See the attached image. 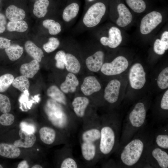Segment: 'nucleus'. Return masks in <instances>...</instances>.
<instances>
[{
    "label": "nucleus",
    "instance_id": "2",
    "mask_svg": "<svg viewBox=\"0 0 168 168\" xmlns=\"http://www.w3.org/2000/svg\"><path fill=\"white\" fill-rule=\"evenodd\" d=\"M100 160L108 157L118 149L122 122V117L114 113L103 115L100 117Z\"/></svg>",
    "mask_w": 168,
    "mask_h": 168
},
{
    "label": "nucleus",
    "instance_id": "10",
    "mask_svg": "<svg viewBox=\"0 0 168 168\" xmlns=\"http://www.w3.org/2000/svg\"><path fill=\"white\" fill-rule=\"evenodd\" d=\"M128 77L132 88L139 90L144 86L146 82V73L141 64L136 63L131 66L129 71Z\"/></svg>",
    "mask_w": 168,
    "mask_h": 168
},
{
    "label": "nucleus",
    "instance_id": "14",
    "mask_svg": "<svg viewBox=\"0 0 168 168\" xmlns=\"http://www.w3.org/2000/svg\"><path fill=\"white\" fill-rule=\"evenodd\" d=\"M105 54L98 50L88 56L85 60L87 68L91 72H97L100 70L104 63Z\"/></svg>",
    "mask_w": 168,
    "mask_h": 168
},
{
    "label": "nucleus",
    "instance_id": "4",
    "mask_svg": "<svg viewBox=\"0 0 168 168\" xmlns=\"http://www.w3.org/2000/svg\"><path fill=\"white\" fill-rule=\"evenodd\" d=\"M147 107L143 101L137 102L122 121L118 149L129 141L146 125Z\"/></svg>",
    "mask_w": 168,
    "mask_h": 168
},
{
    "label": "nucleus",
    "instance_id": "5",
    "mask_svg": "<svg viewBox=\"0 0 168 168\" xmlns=\"http://www.w3.org/2000/svg\"><path fill=\"white\" fill-rule=\"evenodd\" d=\"M106 9L105 3L102 1L94 0L86 2L79 26L83 30L92 29L100 23Z\"/></svg>",
    "mask_w": 168,
    "mask_h": 168
},
{
    "label": "nucleus",
    "instance_id": "23",
    "mask_svg": "<svg viewBox=\"0 0 168 168\" xmlns=\"http://www.w3.org/2000/svg\"><path fill=\"white\" fill-rule=\"evenodd\" d=\"M40 68L39 62L34 59L29 63L22 64L20 67V71L22 75L27 78H32L37 73Z\"/></svg>",
    "mask_w": 168,
    "mask_h": 168
},
{
    "label": "nucleus",
    "instance_id": "48",
    "mask_svg": "<svg viewBox=\"0 0 168 168\" xmlns=\"http://www.w3.org/2000/svg\"><path fill=\"white\" fill-rule=\"evenodd\" d=\"M5 29L4 25L0 24V34L3 33L5 30Z\"/></svg>",
    "mask_w": 168,
    "mask_h": 168
},
{
    "label": "nucleus",
    "instance_id": "38",
    "mask_svg": "<svg viewBox=\"0 0 168 168\" xmlns=\"http://www.w3.org/2000/svg\"><path fill=\"white\" fill-rule=\"evenodd\" d=\"M159 107L161 110V122L166 121L163 116L162 111L165 116L168 118V90H167L164 93L160 100Z\"/></svg>",
    "mask_w": 168,
    "mask_h": 168
},
{
    "label": "nucleus",
    "instance_id": "25",
    "mask_svg": "<svg viewBox=\"0 0 168 168\" xmlns=\"http://www.w3.org/2000/svg\"><path fill=\"white\" fill-rule=\"evenodd\" d=\"M5 13L7 18L11 21L22 20L26 16L23 9L12 5L7 7Z\"/></svg>",
    "mask_w": 168,
    "mask_h": 168
},
{
    "label": "nucleus",
    "instance_id": "17",
    "mask_svg": "<svg viewBox=\"0 0 168 168\" xmlns=\"http://www.w3.org/2000/svg\"><path fill=\"white\" fill-rule=\"evenodd\" d=\"M20 139L14 141L13 144L18 147L28 148L32 147L36 141L34 133H29L21 129L19 131Z\"/></svg>",
    "mask_w": 168,
    "mask_h": 168
},
{
    "label": "nucleus",
    "instance_id": "1",
    "mask_svg": "<svg viewBox=\"0 0 168 168\" xmlns=\"http://www.w3.org/2000/svg\"><path fill=\"white\" fill-rule=\"evenodd\" d=\"M154 132L146 126L115 152L118 166L125 168L147 167L145 154L153 140Z\"/></svg>",
    "mask_w": 168,
    "mask_h": 168
},
{
    "label": "nucleus",
    "instance_id": "28",
    "mask_svg": "<svg viewBox=\"0 0 168 168\" xmlns=\"http://www.w3.org/2000/svg\"><path fill=\"white\" fill-rule=\"evenodd\" d=\"M50 4L49 0H39L34 3L33 12L38 18L44 17L48 12V8Z\"/></svg>",
    "mask_w": 168,
    "mask_h": 168
},
{
    "label": "nucleus",
    "instance_id": "50",
    "mask_svg": "<svg viewBox=\"0 0 168 168\" xmlns=\"http://www.w3.org/2000/svg\"><path fill=\"white\" fill-rule=\"evenodd\" d=\"M3 168V166L1 164H0V168Z\"/></svg>",
    "mask_w": 168,
    "mask_h": 168
},
{
    "label": "nucleus",
    "instance_id": "7",
    "mask_svg": "<svg viewBox=\"0 0 168 168\" xmlns=\"http://www.w3.org/2000/svg\"><path fill=\"white\" fill-rule=\"evenodd\" d=\"M90 100L86 96H78L74 98L72 102V106L76 119L81 122L82 125L91 122L99 117H92L87 114V110Z\"/></svg>",
    "mask_w": 168,
    "mask_h": 168
},
{
    "label": "nucleus",
    "instance_id": "21",
    "mask_svg": "<svg viewBox=\"0 0 168 168\" xmlns=\"http://www.w3.org/2000/svg\"><path fill=\"white\" fill-rule=\"evenodd\" d=\"M21 151L18 147L13 144L0 143V156L10 159L16 158L20 155Z\"/></svg>",
    "mask_w": 168,
    "mask_h": 168
},
{
    "label": "nucleus",
    "instance_id": "12",
    "mask_svg": "<svg viewBox=\"0 0 168 168\" xmlns=\"http://www.w3.org/2000/svg\"><path fill=\"white\" fill-rule=\"evenodd\" d=\"M120 82L117 79L111 80L105 87L104 98L105 100L111 105H115L119 100Z\"/></svg>",
    "mask_w": 168,
    "mask_h": 168
},
{
    "label": "nucleus",
    "instance_id": "43",
    "mask_svg": "<svg viewBox=\"0 0 168 168\" xmlns=\"http://www.w3.org/2000/svg\"><path fill=\"white\" fill-rule=\"evenodd\" d=\"M21 129L27 133H34L35 131V128L34 125L28 124L25 122H22L20 124Z\"/></svg>",
    "mask_w": 168,
    "mask_h": 168
},
{
    "label": "nucleus",
    "instance_id": "46",
    "mask_svg": "<svg viewBox=\"0 0 168 168\" xmlns=\"http://www.w3.org/2000/svg\"><path fill=\"white\" fill-rule=\"evenodd\" d=\"M29 167V166L26 161L24 160L21 161L18 164L17 168H28Z\"/></svg>",
    "mask_w": 168,
    "mask_h": 168
},
{
    "label": "nucleus",
    "instance_id": "19",
    "mask_svg": "<svg viewBox=\"0 0 168 168\" xmlns=\"http://www.w3.org/2000/svg\"><path fill=\"white\" fill-rule=\"evenodd\" d=\"M79 84V80L75 74L69 72L61 84L60 89L64 94L73 93L75 92Z\"/></svg>",
    "mask_w": 168,
    "mask_h": 168
},
{
    "label": "nucleus",
    "instance_id": "35",
    "mask_svg": "<svg viewBox=\"0 0 168 168\" xmlns=\"http://www.w3.org/2000/svg\"><path fill=\"white\" fill-rule=\"evenodd\" d=\"M159 87L162 90L168 87V67L163 69L159 74L157 80Z\"/></svg>",
    "mask_w": 168,
    "mask_h": 168
},
{
    "label": "nucleus",
    "instance_id": "31",
    "mask_svg": "<svg viewBox=\"0 0 168 168\" xmlns=\"http://www.w3.org/2000/svg\"><path fill=\"white\" fill-rule=\"evenodd\" d=\"M68 149L65 157L61 162V168H77L80 166L77 160L72 156L71 150Z\"/></svg>",
    "mask_w": 168,
    "mask_h": 168
},
{
    "label": "nucleus",
    "instance_id": "11",
    "mask_svg": "<svg viewBox=\"0 0 168 168\" xmlns=\"http://www.w3.org/2000/svg\"><path fill=\"white\" fill-rule=\"evenodd\" d=\"M162 19L161 14L158 12L154 11L147 14L141 20V33L143 35L150 33L162 22Z\"/></svg>",
    "mask_w": 168,
    "mask_h": 168
},
{
    "label": "nucleus",
    "instance_id": "36",
    "mask_svg": "<svg viewBox=\"0 0 168 168\" xmlns=\"http://www.w3.org/2000/svg\"><path fill=\"white\" fill-rule=\"evenodd\" d=\"M14 79L12 75L7 73L0 77V92L6 91L9 87Z\"/></svg>",
    "mask_w": 168,
    "mask_h": 168
},
{
    "label": "nucleus",
    "instance_id": "49",
    "mask_svg": "<svg viewBox=\"0 0 168 168\" xmlns=\"http://www.w3.org/2000/svg\"><path fill=\"white\" fill-rule=\"evenodd\" d=\"M32 168H42L43 167L42 166H40V165L38 164H36L33 166L32 167Z\"/></svg>",
    "mask_w": 168,
    "mask_h": 168
},
{
    "label": "nucleus",
    "instance_id": "47",
    "mask_svg": "<svg viewBox=\"0 0 168 168\" xmlns=\"http://www.w3.org/2000/svg\"><path fill=\"white\" fill-rule=\"evenodd\" d=\"M0 24L5 25L7 24L6 17L3 14L0 13Z\"/></svg>",
    "mask_w": 168,
    "mask_h": 168
},
{
    "label": "nucleus",
    "instance_id": "33",
    "mask_svg": "<svg viewBox=\"0 0 168 168\" xmlns=\"http://www.w3.org/2000/svg\"><path fill=\"white\" fill-rule=\"evenodd\" d=\"M12 85L14 87L24 92L29 89L30 82L26 77L22 75L14 79Z\"/></svg>",
    "mask_w": 168,
    "mask_h": 168
},
{
    "label": "nucleus",
    "instance_id": "20",
    "mask_svg": "<svg viewBox=\"0 0 168 168\" xmlns=\"http://www.w3.org/2000/svg\"><path fill=\"white\" fill-rule=\"evenodd\" d=\"M153 143L158 147L167 151L168 149V130L167 127L159 129L154 133Z\"/></svg>",
    "mask_w": 168,
    "mask_h": 168
},
{
    "label": "nucleus",
    "instance_id": "39",
    "mask_svg": "<svg viewBox=\"0 0 168 168\" xmlns=\"http://www.w3.org/2000/svg\"><path fill=\"white\" fill-rule=\"evenodd\" d=\"M11 104L9 98L0 94V110L2 113H7L11 110Z\"/></svg>",
    "mask_w": 168,
    "mask_h": 168
},
{
    "label": "nucleus",
    "instance_id": "45",
    "mask_svg": "<svg viewBox=\"0 0 168 168\" xmlns=\"http://www.w3.org/2000/svg\"><path fill=\"white\" fill-rule=\"evenodd\" d=\"M11 44L10 40L0 37V49H5Z\"/></svg>",
    "mask_w": 168,
    "mask_h": 168
},
{
    "label": "nucleus",
    "instance_id": "24",
    "mask_svg": "<svg viewBox=\"0 0 168 168\" xmlns=\"http://www.w3.org/2000/svg\"><path fill=\"white\" fill-rule=\"evenodd\" d=\"M39 133L41 140L45 144L51 145L55 141L57 133L53 128L47 126L43 127L40 129Z\"/></svg>",
    "mask_w": 168,
    "mask_h": 168
},
{
    "label": "nucleus",
    "instance_id": "37",
    "mask_svg": "<svg viewBox=\"0 0 168 168\" xmlns=\"http://www.w3.org/2000/svg\"><path fill=\"white\" fill-rule=\"evenodd\" d=\"M60 44V42L58 38L52 37L49 38L48 41L43 44V47L45 52L50 53L57 49Z\"/></svg>",
    "mask_w": 168,
    "mask_h": 168
},
{
    "label": "nucleus",
    "instance_id": "30",
    "mask_svg": "<svg viewBox=\"0 0 168 168\" xmlns=\"http://www.w3.org/2000/svg\"><path fill=\"white\" fill-rule=\"evenodd\" d=\"M42 24L44 27L48 30L49 34L51 35H57L61 31L60 24L54 20L46 19L43 21Z\"/></svg>",
    "mask_w": 168,
    "mask_h": 168
},
{
    "label": "nucleus",
    "instance_id": "22",
    "mask_svg": "<svg viewBox=\"0 0 168 168\" xmlns=\"http://www.w3.org/2000/svg\"><path fill=\"white\" fill-rule=\"evenodd\" d=\"M65 68L69 72L73 74L78 73L81 68L79 61L73 54L66 53L65 58Z\"/></svg>",
    "mask_w": 168,
    "mask_h": 168
},
{
    "label": "nucleus",
    "instance_id": "15",
    "mask_svg": "<svg viewBox=\"0 0 168 168\" xmlns=\"http://www.w3.org/2000/svg\"><path fill=\"white\" fill-rule=\"evenodd\" d=\"M101 89V85L94 76H89L84 79L80 89L82 93L86 96H89L100 91Z\"/></svg>",
    "mask_w": 168,
    "mask_h": 168
},
{
    "label": "nucleus",
    "instance_id": "18",
    "mask_svg": "<svg viewBox=\"0 0 168 168\" xmlns=\"http://www.w3.org/2000/svg\"><path fill=\"white\" fill-rule=\"evenodd\" d=\"M117 10L119 17L116 23L120 27H125L132 21L133 16L129 9L124 4L120 3L117 6Z\"/></svg>",
    "mask_w": 168,
    "mask_h": 168
},
{
    "label": "nucleus",
    "instance_id": "44",
    "mask_svg": "<svg viewBox=\"0 0 168 168\" xmlns=\"http://www.w3.org/2000/svg\"><path fill=\"white\" fill-rule=\"evenodd\" d=\"M161 44L165 50L168 49V31L164 32L162 35L160 40Z\"/></svg>",
    "mask_w": 168,
    "mask_h": 168
},
{
    "label": "nucleus",
    "instance_id": "52",
    "mask_svg": "<svg viewBox=\"0 0 168 168\" xmlns=\"http://www.w3.org/2000/svg\"><path fill=\"white\" fill-rule=\"evenodd\" d=\"M36 0V1H37V0Z\"/></svg>",
    "mask_w": 168,
    "mask_h": 168
},
{
    "label": "nucleus",
    "instance_id": "40",
    "mask_svg": "<svg viewBox=\"0 0 168 168\" xmlns=\"http://www.w3.org/2000/svg\"><path fill=\"white\" fill-rule=\"evenodd\" d=\"M66 53L63 50H60L56 53L54 59L56 60L55 66L59 69H63L65 68V58Z\"/></svg>",
    "mask_w": 168,
    "mask_h": 168
},
{
    "label": "nucleus",
    "instance_id": "32",
    "mask_svg": "<svg viewBox=\"0 0 168 168\" xmlns=\"http://www.w3.org/2000/svg\"><path fill=\"white\" fill-rule=\"evenodd\" d=\"M28 28V25L25 21L21 20L17 21H10L7 25V30L9 31H17L23 32Z\"/></svg>",
    "mask_w": 168,
    "mask_h": 168
},
{
    "label": "nucleus",
    "instance_id": "29",
    "mask_svg": "<svg viewBox=\"0 0 168 168\" xmlns=\"http://www.w3.org/2000/svg\"><path fill=\"white\" fill-rule=\"evenodd\" d=\"M23 48L17 44H12L5 49V51L9 59L15 61L19 58L23 52Z\"/></svg>",
    "mask_w": 168,
    "mask_h": 168
},
{
    "label": "nucleus",
    "instance_id": "27",
    "mask_svg": "<svg viewBox=\"0 0 168 168\" xmlns=\"http://www.w3.org/2000/svg\"><path fill=\"white\" fill-rule=\"evenodd\" d=\"M25 48L27 53L39 62L42 60L44 57L42 50L36 46L33 42L30 40L26 42Z\"/></svg>",
    "mask_w": 168,
    "mask_h": 168
},
{
    "label": "nucleus",
    "instance_id": "8",
    "mask_svg": "<svg viewBox=\"0 0 168 168\" xmlns=\"http://www.w3.org/2000/svg\"><path fill=\"white\" fill-rule=\"evenodd\" d=\"M60 103L52 99H49L47 101L45 107V111L53 124L58 127H62L64 122L66 124L67 115L65 114Z\"/></svg>",
    "mask_w": 168,
    "mask_h": 168
},
{
    "label": "nucleus",
    "instance_id": "34",
    "mask_svg": "<svg viewBox=\"0 0 168 168\" xmlns=\"http://www.w3.org/2000/svg\"><path fill=\"white\" fill-rule=\"evenodd\" d=\"M128 5L134 12L140 13L144 12L146 7L143 0H125Z\"/></svg>",
    "mask_w": 168,
    "mask_h": 168
},
{
    "label": "nucleus",
    "instance_id": "16",
    "mask_svg": "<svg viewBox=\"0 0 168 168\" xmlns=\"http://www.w3.org/2000/svg\"><path fill=\"white\" fill-rule=\"evenodd\" d=\"M80 8L79 2L77 0L68 1L63 10L62 17L66 23L74 20L77 16Z\"/></svg>",
    "mask_w": 168,
    "mask_h": 168
},
{
    "label": "nucleus",
    "instance_id": "41",
    "mask_svg": "<svg viewBox=\"0 0 168 168\" xmlns=\"http://www.w3.org/2000/svg\"><path fill=\"white\" fill-rule=\"evenodd\" d=\"M15 118L12 114L9 113H3L0 116V124L4 126H8L14 122Z\"/></svg>",
    "mask_w": 168,
    "mask_h": 168
},
{
    "label": "nucleus",
    "instance_id": "13",
    "mask_svg": "<svg viewBox=\"0 0 168 168\" xmlns=\"http://www.w3.org/2000/svg\"><path fill=\"white\" fill-rule=\"evenodd\" d=\"M122 40L120 30L116 27L112 26L109 30L108 36L101 37L100 39V41L102 45L114 49L120 45Z\"/></svg>",
    "mask_w": 168,
    "mask_h": 168
},
{
    "label": "nucleus",
    "instance_id": "6",
    "mask_svg": "<svg viewBox=\"0 0 168 168\" xmlns=\"http://www.w3.org/2000/svg\"><path fill=\"white\" fill-rule=\"evenodd\" d=\"M145 161L147 167L168 168V152L152 142L146 151Z\"/></svg>",
    "mask_w": 168,
    "mask_h": 168
},
{
    "label": "nucleus",
    "instance_id": "51",
    "mask_svg": "<svg viewBox=\"0 0 168 168\" xmlns=\"http://www.w3.org/2000/svg\"><path fill=\"white\" fill-rule=\"evenodd\" d=\"M72 0H68V1H72Z\"/></svg>",
    "mask_w": 168,
    "mask_h": 168
},
{
    "label": "nucleus",
    "instance_id": "26",
    "mask_svg": "<svg viewBox=\"0 0 168 168\" xmlns=\"http://www.w3.org/2000/svg\"><path fill=\"white\" fill-rule=\"evenodd\" d=\"M49 97L60 104L65 105L67 104L66 97L64 93L55 85L50 86L47 91Z\"/></svg>",
    "mask_w": 168,
    "mask_h": 168
},
{
    "label": "nucleus",
    "instance_id": "3",
    "mask_svg": "<svg viewBox=\"0 0 168 168\" xmlns=\"http://www.w3.org/2000/svg\"><path fill=\"white\" fill-rule=\"evenodd\" d=\"M100 118L83 125L79 139L82 157L88 165L100 161L99 145L100 133Z\"/></svg>",
    "mask_w": 168,
    "mask_h": 168
},
{
    "label": "nucleus",
    "instance_id": "42",
    "mask_svg": "<svg viewBox=\"0 0 168 168\" xmlns=\"http://www.w3.org/2000/svg\"><path fill=\"white\" fill-rule=\"evenodd\" d=\"M153 49L156 54L160 55L164 54L166 51L163 49L159 39L155 40L154 44Z\"/></svg>",
    "mask_w": 168,
    "mask_h": 168
},
{
    "label": "nucleus",
    "instance_id": "9",
    "mask_svg": "<svg viewBox=\"0 0 168 168\" xmlns=\"http://www.w3.org/2000/svg\"><path fill=\"white\" fill-rule=\"evenodd\" d=\"M128 65L127 59L124 56H120L115 58L111 62L104 63L100 70L106 76L115 75L124 72Z\"/></svg>",
    "mask_w": 168,
    "mask_h": 168
}]
</instances>
